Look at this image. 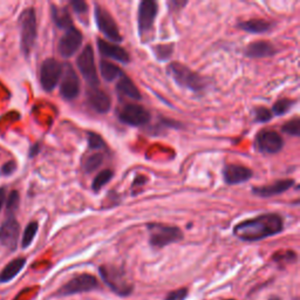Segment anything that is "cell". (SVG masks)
Returning <instances> with one entry per match:
<instances>
[{"instance_id": "cell-1", "label": "cell", "mask_w": 300, "mask_h": 300, "mask_svg": "<svg viewBox=\"0 0 300 300\" xmlns=\"http://www.w3.org/2000/svg\"><path fill=\"white\" fill-rule=\"evenodd\" d=\"M284 229L282 218L277 214H265L238 223L234 228V234L240 240L257 242L272 237Z\"/></svg>"}, {"instance_id": "cell-2", "label": "cell", "mask_w": 300, "mask_h": 300, "mask_svg": "<svg viewBox=\"0 0 300 300\" xmlns=\"http://www.w3.org/2000/svg\"><path fill=\"white\" fill-rule=\"evenodd\" d=\"M102 280L112 292L116 293L120 296H128L132 294L134 286L126 274V272L120 268L108 266V265H102L98 268Z\"/></svg>"}, {"instance_id": "cell-3", "label": "cell", "mask_w": 300, "mask_h": 300, "mask_svg": "<svg viewBox=\"0 0 300 300\" xmlns=\"http://www.w3.org/2000/svg\"><path fill=\"white\" fill-rule=\"evenodd\" d=\"M168 74L177 84L192 92H200L206 86V80L203 76L180 62L170 64L168 66Z\"/></svg>"}, {"instance_id": "cell-4", "label": "cell", "mask_w": 300, "mask_h": 300, "mask_svg": "<svg viewBox=\"0 0 300 300\" xmlns=\"http://www.w3.org/2000/svg\"><path fill=\"white\" fill-rule=\"evenodd\" d=\"M146 228L149 232V243L152 248H162L183 240V232L177 226L152 223Z\"/></svg>"}, {"instance_id": "cell-5", "label": "cell", "mask_w": 300, "mask_h": 300, "mask_svg": "<svg viewBox=\"0 0 300 300\" xmlns=\"http://www.w3.org/2000/svg\"><path fill=\"white\" fill-rule=\"evenodd\" d=\"M20 42L22 52L28 56L36 39V16L34 8H27L20 16Z\"/></svg>"}, {"instance_id": "cell-6", "label": "cell", "mask_w": 300, "mask_h": 300, "mask_svg": "<svg viewBox=\"0 0 300 300\" xmlns=\"http://www.w3.org/2000/svg\"><path fill=\"white\" fill-rule=\"evenodd\" d=\"M98 286L100 285H98V279L95 278L94 276L90 274H82L72 278L70 282H66V284L56 292V294L59 296H67L78 294V293L90 292L98 288Z\"/></svg>"}, {"instance_id": "cell-7", "label": "cell", "mask_w": 300, "mask_h": 300, "mask_svg": "<svg viewBox=\"0 0 300 300\" xmlns=\"http://www.w3.org/2000/svg\"><path fill=\"white\" fill-rule=\"evenodd\" d=\"M78 68L80 73L82 74L84 79L87 81L90 88H96L98 84V78L96 73V67H95L94 52L90 45H87L78 56L76 60Z\"/></svg>"}, {"instance_id": "cell-8", "label": "cell", "mask_w": 300, "mask_h": 300, "mask_svg": "<svg viewBox=\"0 0 300 300\" xmlns=\"http://www.w3.org/2000/svg\"><path fill=\"white\" fill-rule=\"evenodd\" d=\"M62 66L59 61L50 58L44 61L40 67V84L46 92H52L61 79Z\"/></svg>"}, {"instance_id": "cell-9", "label": "cell", "mask_w": 300, "mask_h": 300, "mask_svg": "<svg viewBox=\"0 0 300 300\" xmlns=\"http://www.w3.org/2000/svg\"><path fill=\"white\" fill-rule=\"evenodd\" d=\"M95 19H96L98 30H101V33L106 38H108L112 42H122V36L116 22H115L114 18H112L107 10L98 5L95 8Z\"/></svg>"}, {"instance_id": "cell-10", "label": "cell", "mask_w": 300, "mask_h": 300, "mask_svg": "<svg viewBox=\"0 0 300 300\" xmlns=\"http://www.w3.org/2000/svg\"><path fill=\"white\" fill-rule=\"evenodd\" d=\"M118 118L126 124L140 127V126L148 124L150 120V112L140 104H127L118 110Z\"/></svg>"}, {"instance_id": "cell-11", "label": "cell", "mask_w": 300, "mask_h": 300, "mask_svg": "<svg viewBox=\"0 0 300 300\" xmlns=\"http://www.w3.org/2000/svg\"><path fill=\"white\" fill-rule=\"evenodd\" d=\"M61 74L60 94L66 100H74L80 93V80L70 64H64Z\"/></svg>"}, {"instance_id": "cell-12", "label": "cell", "mask_w": 300, "mask_h": 300, "mask_svg": "<svg viewBox=\"0 0 300 300\" xmlns=\"http://www.w3.org/2000/svg\"><path fill=\"white\" fill-rule=\"evenodd\" d=\"M158 16V4L152 0H144L138 6V32L141 36H144L154 26V22Z\"/></svg>"}, {"instance_id": "cell-13", "label": "cell", "mask_w": 300, "mask_h": 300, "mask_svg": "<svg viewBox=\"0 0 300 300\" xmlns=\"http://www.w3.org/2000/svg\"><path fill=\"white\" fill-rule=\"evenodd\" d=\"M82 44V34L75 27L66 30L59 42V53L64 58L73 56Z\"/></svg>"}, {"instance_id": "cell-14", "label": "cell", "mask_w": 300, "mask_h": 300, "mask_svg": "<svg viewBox=\"0 0 300 300\" xmlns=\"http://www.w3.org/2000/svg\"><path fill=\"white\" fill-rule=\"evenodd\" d=\"M258 149L266 154H277L284 146L282 136L274 130H262L256 138Z\"/></svg>"}, {"instance_id": "cell-15", "label": "cell", "mask_w": 300, "mask_h": 300, "mask_svg": "<svg viewBox=\"0 0 300 300\" xmlns=\"http://www.w3.org/2000/svg\"><path fill=\"white\" fill-rule=\"evenodd\" d=\"M20 234V225L13 216H10L0 226V243L10 250H16Z\"/></svg>"}, {"instance_id": "cell-16", "label": "cell", "mask_w": 300, "mask_h": 300, "mask_svg": "<svg viewBox=\"0 0 300 300\" xmlns=\"http://www.w3.org/2000/svg\"><path fill=\"white\" fill-rule=\"evenodd\" d=\"M252 175H254V172L250 169L240 164H229L225 166L223 170L224 180L230 186L248 182Z\"/></svg>"}, {"instance_id": "cell-17", "label": "cell", "mask_w": 300, "mask_h": 300, "mask_svg": "<svg viewBox=\"0 0 300 300\" xmlns=\"http://www.w3.org/2000/svg\"><path fill=\"white\" fill-rule=\"evenodd\" d=\"M88 104L96 112L106 114L109 112L112 106L110 96L106 92L98 90V88H90L88 90Z\"/></svg>"}, {"instance_id": "cell-18", "label": "cell", "mask_w": 300, "mask_h": 300, "mask_svg": "<svg viewBox=\"0 0 300 300\" xmlns=\"http://www.w3.org/2000/svg\"><path fill=\"white\" fill-rule=\"evenodd\" d=\"M98 50H100V53L106 58H110V59H114L122 64H128L129 61H130V58H129V54L127 50L122 48L120 46L106 42V40L98 39Z\"/></svg>"}, {"instance_id": "cell-19", "label": "cell", "mask_w": 300, "mask_h": 300, "mask_svg": "<svg viewBox=\"0 0 300 300\" xmlns=\"http://www.w3.org/2000/svg\"><path fill=\"white\" fill-rule=\"evenodd\" d=\"M293 184H294V182H293L292 180H277V182L272 184H268V186L254 188V189H252V192L259 197L268 198V197L280 195V194L288 192V189H291Z\"/></svg>"}, {"instance_id": "cell-20", "label": "cell", "mask_w": 300, "mask_h": 300, "mask_svg": "<svg viewBox=\"0 0 300 300\" xmlns=\"http://www.w3.org/2000/svg\"><path fill=\"white\" fill-rule=\"evenodd\" d=\"M248 58H268L276 54V48L268 42H256L250 44L245 50Z\"/></svg>"}, {"instance_id": "cell-21", "label": "cell", "mask_w": 300, "mask_h": 300, "mask_svg": "<svg viewBox=\"0 0 300 300\" xmlns=\"http://www.w3.org/2000/svg\"><path fill=\"white\" fill-rule=\"evenodd\" d=\"M116 90L118 94L124 95L126 98H132V100H141V93H140L138 88L124 73L118 78Z\"/></svg>"}, {"instance_id": "cell-22", "label": "cell", "mask_w": 300, "mask_h": 300, "mask_svg": "<svg viewBox=\"0 0 300 300\" xmlns=\"http://www.w3.org/2000/svg\"><path fill=\"white\" fill-rule=\"evenodd\" d=\"M26 265L25 258H16L10 262L4 268V270L0 272V282H8L14 279L20 274L24 266Z\"/></svg>"}, {"instance_id": "cell-23", "label": "cell", "mask_w": 300, "mask_h": 300, "mask_svg": "<svg viewBox=\"0 0 300 300\" xmlns=\"http://www.w3.org/2000/svg\"><path fill=\"white\" fill-rule=\"evenodd\" d=\"M238 27L245 32L262 34L266 33L272 28V24L265 19H250L246 22H242L238 24Z\"/></svg>"}, {"instance_id": "cell-24", "label": "cell", "mask_w": 300, "mask_h": 300, "mask_svg": "<svg viewBox=\"0 0 300 300\" xmlns=\"http://www.w3.org/2000/svg\"><path fill=\"white\" fill-rule=\"evenodd\" d=\"M52 19L56 25L61 30H68L73 27L70 14L67 8H60L52 6Z\"/></svg>"}, {"instance_id": "cell-25", "label": "cell", "mask_w": 300, "mask_h": 300, "mask_svg": "<svg viewBox=\"0 0 300 300\" xmlns=\"http://www.w3.org/2000/svg\"><path fill=\"white\" fill-rule=\"evenodd\" d=\"M100 70L101 75L104 76L106 81H112L116 80L124 74V72L121 70L120 67H118L116 64L109 62V61L101 60L100 61Z\"/></svg>"}, {"instance_id": "cell-26", "label": "cell", "mask_w": 300, "mask_h": 300, "mask_svg": "<svg viewBox=\"0 0 300 300\" xmlns=\"http://www.w3.org/2000/svg\"><path fill=\"white\" fill-rule=\"evenodd\" d=\"M38 229H39V225H38L36 222H30V223L27 225L25 231H24V236L22 240V246L24 248H27L32 244L34 237H36L38 232Z\"/></svg>"}, {"instance_id": "cell-27", "label": "cell", "mask_w": 300, "mask_h": 300, "mask_svg": "<svg viewBox=\"0 0 300 300\" xmlns=\"http://www.w3.org/2000/svg\"><path fill=\"white\" fill-rule=\"evenodd\" d=\"M112 178V172L109 169H106L104 172L98 174V175H96V177H95L93 180V184H92V188H93L94 192H100L106 184L110 182Z\"/></svg>"}, {"instance_id": "cell-28", "label": "cell", "mask_w": 300, "mask_h": 300, "mask_svg": "<svg viewBox=\"0 0 300 300\" xmlns=\"http://www.w3.org/2000/svg\"><path fill=\"white\" fill-rule=\"evenodd\" d=\"M102 162H104V155L100 152H95V154L88 156L86 161L84 163V169L87 174L93 172L94 170H96L98 166H101Z\"/></svg>"}, {"instance_id": "cell-29", "label": "cell", "mask_w": 300, "mask_h": 300, "mask_svg": "<svg viewBox=\"0 0 300 300\" xmlns=\"http://www.w3.org/2000/svg\"><path fill=\"white\" fill-rule=\"evenodd\" d=\"M294 104V101L290 100V98H282V100H278L276 102L274 108H272V112H274V115L277 116H280V115H285L290 109L293 107Z\"/></svg>"}, {"instance_id": "cell-30", "label": "cell", "mask_w": 300, "mask_h": 300, "mask_svg": "<svg viewBox=\"0 0 300 300\" xmlns=\"http://www.w3.org/2000/svg\"><path fill=\"white\" fill-rule=\"evenodd\" d=\"M282 130L285 134H288L291 136H299L300 135V120L298 118H293L291 121H288L282 127Z\"/></svg>"}, {"instance_id": "cell-31", "label": "cell", "mask_w": 300, "mask_h": 300, "mask_svg": "<svg viewBox=\"0 0 300 300\" xmlns=\"http://www.w3.org/2000/svg\"><path fill=\"white\" fill-rule=\"evenodd\" d=\"M154 53L156 58L161 61L168 60L170 56L172 54V45H158L155 46Z\"/></svg>"}, {"instance_id": "cell-32", "label": "cell", "mask_w": 300, "mask_h": 300, "mask_svg": "<svg viewBox=\"0 0 300 300\" xmlns=\"http://www.w3.org/2000/svg\"><path fill=\"white\" fill-rule=\"evenodd\" d=\"M19 206V194L18 192H12L6 198V211L8 214H13L18 209Z\"/></svg>"}, {"instance_id": "cell-33", "label": "cell", "mask_w": 300, "mask_h": 300, "mask_svg": "<svg viewBox=\"0 0 300 300\" xmlns=\"http://www.w3.org/2000/svg\"><path fill=\"white\" fill-rule=\"evenodd\" d=\"M88 144H90V149H101L104 146V141L102 140V138L96 132H88Z\"/></svg>"}, {"instance_id": "cell-34", "label": "cell", "mask_w": 300, "mask_h": 300, "mask_svg": "<svg viewBox=\"0 0 300 300\" xmlns=\"http://www.w3.org/2000/svg\"><path fill=\"white\" fill-rule=\"evenodd\" d=\"M254 118L257 122H268L272 118V112L265 107H258L254 109Z\"/></svg>"}, {"instance_id": "cell-35", "label": "cell", "mask_w": 300, "mask_h": 300, "mask_svg": "<svg viewBox=\"0 0 300 300\" xmlns=\"http://www.w3.org/2000/svg\"><path fill=\"white\" fill-rule=\"evenodd\" d=\"M188 293H189V291H188L186 288L175 290V291L169 292L168 294H166L164 300H186L188 296Z\"/></svg>"}, {"instance_id": "cell-36", "label": "cell", "mask_w": 300, "mask_h": 300, "mask_svg": "<svg viewBox=\"0 0 300 300\" xmlns=\"http://www.w3.org/2000/svg\"><path fill=\"white\" fill-rule=\"evenodd\" d=\"M296 258V256L294 252L292 251H286V252H278L277 254L274 256V262H279V264H282V262H294Z\"/></svg>"}, {"instance_id": "cell-37", "label": "cell", "mask_w": 300, "mask_h": 300, "mask_svg": "<svg viewBox=\"0 0 300 300\" xmlns=\"http://www.w3.org/2000/svg\"><path fill=\"white\" fill-rule=\"evenodd\" d=\"M72 8H73L74 12L78 13V14H84V13L88 12V5L86 2H82V0H72L70 2Z\"/></svg>"}, {"instance_id": "cell-38", "label": "cell", "mask_w": 300, "mask_h": 300, "mask_svg": "<svg viewBox=\"0 0 300 300\" xmlns=\"http://www.w3.org/2000/svg\"><path fill=\"white\" fill-rule=\"evenodd\" d=\"M14 170H16V163L13 161H10V162L5 163V164L2 166V175L10 176V175H12L13 172H14Z\"/></svg>"}, {"instance_id": "cell-39", "label": "cell", "mask_w": 300, "mask_h": 300, "mask_svg": "<svg viewBox=\"0 0 300 300\" xmlns=\"http://www.w3.org/2000/svg\"><path fill=\"white\" fill-rule=\"evenodd\" d=\"M6 202V189L5 188H0V210L2 209Z\"/></svg>"}, {"instance_id": "cell-40", "label": "cell", "mask_w": 300, "mask_h": 300, "mask_svg": "<svg viewBox=\"0 0 300 300\" xmlns=\"http://www.w3.org/2000/svg\"><path fill=\"white\" fill-rule=\"evenodd\" d=\"M270 300H280V298H278V296H272Z\"/></svg>"}, {"instance_id": "cell-41", "label": "cell", "mask_w": 300, "mask_h": 300, "mask_svg": "<svg viewBox=\"0 0 300 300\" xmlns=\"http://www.w3.org/2000/svg\"><path fill=\"white\" fill-rule=\"evenodd\" d=\"M226 300H234V299H226Z\"/></svg>"}]
</instances>
